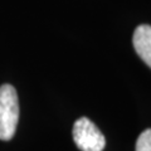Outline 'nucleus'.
Listing matches in <instances>:
<instances>
[{
    "label": "nucleus",
    "mask_w": 151,
    "mask_h": 151,
    "mask_svg": "<svg viewBox=\"0 0 151 151\" xmlns=\"http://www.w3.org/2000/svg\"><path fill=\"white\" fill-rule=\"evenodd\" d=\"M136 151H151V129L145 130L136 141Z\"/></svg>",
    "instance_id": "4"
},
{
    "label": "nucleus",
    "mask_w": 151,
    "mask_h": 151,
    "mask_svg": "<svg viewBox=\"0 0 151 151\" xmlns=\"http://www.w3.org/2000/svg\"><path fill=\"white\" fill-rule=\"evenodd\" d=\"M73 141L81 151H103L106 139L100 129L87 117H81L74 122Z\"/></svg>",
    "instance_id": "2"
},
{
    "label": "nucleus",
    "mask_w": 151,
    "mask_h": 151,
    "mask_svg": "<svg viewBox=\"0 0 151 151\" xmlns=\"http://www.w3.org/2000/svg\"><path fill=\"white\" fill-rule=\"evenodd\" d=\"M19 121L18 93L12 84L0 86V140L9 141L15 135Z\"/></svg>",
    "instance_id": "1"
},
{
    "label": "nucleus",
    "mask_w": 151,
    "mask_h": 151,
    "mask_svg": "<svg viewBox=\"0 0 151 151\" xmlns=\"http://www.w3.org/2000/svg\"><path fill=\"white\" fill-rule=\"evenodd\" d=\"M132 44L139 57L151 68V25L141 24L136 28Z\"/></svg>",
    "instance_id": "3"
}]
</instances>
